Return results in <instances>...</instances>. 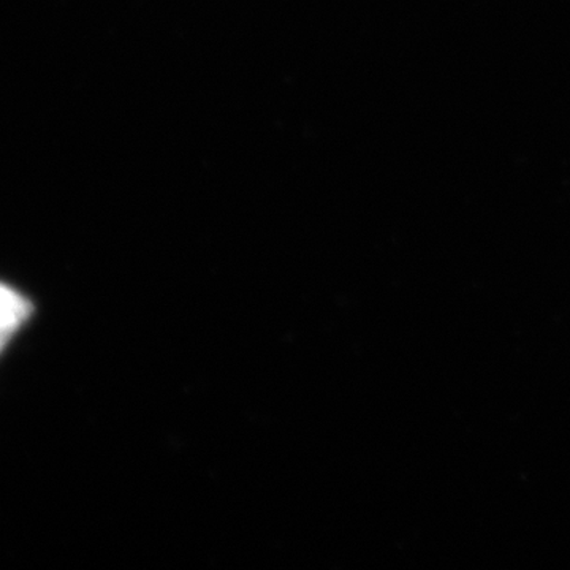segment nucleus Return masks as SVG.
<instances>
[{
	"label": "nucleus",
	"instance_id": "obj_2",
	"mask_svg": "<svg viewBox=\"0 0 570 570\" xmlns=\"http://www.w3.org/2000/svg\"><path fill=\"white\" fill-rule=\"evenodd\" d=\"M11 335H13V332H9V330H0V351H2V347L9 343Z\"/></svg>",
	"mask_w": 570,
	"mask_h": 570
},
{
	"label": "nucleus",
	"instance_id": "obj_1",
	"mask_svg": "<svg viewBox=\"0 0 570 570\" xmlns=\"http://www.w3.org/2000/svg\"><path fill=\"white\" fill-rule=\"evenodd\" d=\"M32 306L17 292L0 284V330L13 332L29 317Z\"/></svg>",
	"mask_w": 570,
	"mask_h": 570
}]
</instances>
